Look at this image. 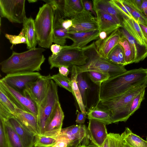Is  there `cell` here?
Returning <instances> with one entry per match:
<instances>
[{"label": "cell", "instance_id": "cell-1", "mask_svg": "<svg viewBox=\"0 0 147 147\" xmlns=\"http://www.w3.org/2000/svg\"><path fill=\"white\" fill-rule=\"evenodd\" d=\"M147 83V68L134 69L110 78L99 87V101L109 99L120 95L131 88Z\"/></svg>", "mask_w": 147, "mask_h": 147}, {"label": "cell", "instance_id": "cell-2", "mask_svg": "<svg viewBox=\"0 0 147 147\" xmlns=\"http://www.w3.org/2000/svg\"><path fill=\"white\" fill-rule=\"evenodd\" d=\"M42 48H35L20 53L12 51L11 56L0 63L1 71L5 74L39 71L45 58Z\"/></svg>", "mask_w": 147, "mask_h": 147}, {"label": "cell", "instance_id": "cell-3", "mask_svg": "<svg viewBox=\"0 0 147 147\" xmlns=\"http://www.w3.org/2000/svg\"><path fill=\"white\" fill-rule=\"evenodd\" d=\"M147 86V83L134 86L112 98L98 100V107L109 113L112 123L126 121L130 116V105L134 98Z\"/></svg>", "mask_w": 147, "mask_h": 147}, {"label": "cell", "instance_id": "cell-4", "mask_svg": "<svg viewBox=\"0 0 147 147\" xmlns=\"http://www.w3.org/2000/svg\"><path fill=\"white\" fill-rule=\"evenodd\" d=\"M82 48L88 59L84 65L76 66L78 75L89 71H98L107 73L111 78L127 71L124 66L113 63L101 55L97 50L94 42Z\"/></svg>", "mask_w": 147, "mask_h": 147}, {"label": "cell", "instance_id": "cell-5", "mask_svg": "<svg viewBox=\"0 0 147 147\" xmlns=\"http://www.w3.org/2000/svg\"><path fill=\"white\" fill-rule=\"evenodd\" d=\"M54 12L46 3L40 7L34 20L38 43L42 48H49L53 43Z\"/></svg>", "mask_w": 147, "mask_h": 147}, {"label": "cell", "instance_id": "cell-6", "mask_svg": "<svg viewBox=\"0 0 147 147\" xmlns=\"http://www.w3.org/2000/svg\"><path fill=\"white\" fill-rule=\"evenodd\" d=\"M59 102L57 86L51 79L49 82L47 93L45 98L37 106L39 134H44L46 126L57 103Z\"/></svg>", "mask_w": 147, "mask_h": 147}, {"label": "cell", "instance_id": "cell-7", "mask_svg": "<svg viewBox=\"0 0 147 147\" xmlns=\"http://www.w3.org/2000/svg\"><path fill=\"white\" fill-rule=\"evenodd\" d=\"M88 57L82 48L72 47L65 45L57 55L52 54L48 59L50 69L62 66H81L86 63Z\"/></svg>", "mask_w": 147, "mask_h": 147}, {"label": "cell", "instance_id": "cell-8", "mask_svg": "<svg viewBox=\"0 0 147 147\" xmlns=\"http://www.w3.org/2000/svg\"><path fill=\"white\" fill-rule=\"evenodd\" d=\"M63 137L68 139L69 142L67 147H78L89 145L90 138L87 128L85 125H73L61 129L52 138L56 139Z\"/></svg>", "mask_w": 147, "mask_h": 147}, {"label": "cell", "instance_id": "cell-9", "mask_svg": "<svg viewBox=\"0 0 147 147\" xmlns=\"http://www.w3.org/2000/svg\"><path fill=\"white\" fill-rule=\"evenodd\" d=\"M25 0H0L1 17L12 23H23L27 18Z\"/></svg>", "mask_w": 147, "mask_h": 147}, {"label": "cell", "instance_id": "cell-10", "mask_svg": "<svg viewBox=\"0 0 147 147\" xmlns=\"http://www.w3.org/2000/svg\"><path fill=\"white\" fill-rule=\"evenodd\" d=\"M0 117L6 119L20 138L24 147H33L37 136L0 104Z\"/></svg>", "mask_w": 147, "mask_h": 147}, {"label": "cell", "instance_id": "cell-11", "mask_svg": "<svg viewBox=\"0 0 147 147\" xmlns=\"http://www.w3.org/2000/svg\"><path fill=\"white\" fill-rule=\"evenodd\" d=\"M51 79L50 74L42 76L35 81L28 84L22 94L29 97L37 106L45 98L47 92L49 82Z\"/></svg>", "mask_w": 147, "mask_h": 147}, {"label": "cell", "instance_id": "cell-12", "mask_svg": "<svg viewBox=\"0 0 147 147\" xmlns=\"http://www.w3.org/2000/svg\"><path fill=\"white\" fill-rule=\"evenodd\" d=\"M71 19L73 25L68 30L69 33L98 30L96 18L85 8L81 11L77 13Z\"/></svg>", "mask_w": 147, "mask_h": 147}, {"label": "cell", "instance_id": "cell-13", "mask_svg": "<svg viewBox=\"0 0 147 147\" xmlns=\"http://www.w3.org/2000/svg\"><path fill=\"white\" fill-rule=\"evenodd\" d=\"M41 76L37 72H20L7 74L1 79L11 87L22 93L28 84Z\"/></svg>", "mask_w": 147, "mask_h": 147}, {"label": "cell", "instance_id": "cell-14", "mask_svg": "<svg viewBox=\"0 0 147 147\" xmlns=\"http://www.w3.org/2000/svg\"><path fill=\"white\" fill-rule=\"evenodd\" d=\"M0 87L18 107L37 116V106L29 97L11 87L1 79L0 80Z\"/></svg>", "mask_w": 147, "mask_h": 147}, {"label": "cell", "instance_id": "cell-15", "mask_svg": "<svg viewBox=\"0 0 147 147\" xmlns=\"http://www.w3.org/2000/svg\"><path fill=\"white\" fill-rule=\"evenodd\" d=\"M106 125V124L95 119L89 120L87 129L90 140L94 144L102 147L108 134Z\"/></svg>", "mask_w": 147, "mask_h": 147}, {"label": "cell", "instance_id": "cell-16", "mask_svg": "<svg viewBox=\"0 0 147 147\" xmlns=\"http://www.w3.org/2000/svg\"><path fill=\"white\" fill-rule=\"evenodd\" d=\"M94 11L96 15L99 32L104 31L109 35L114 31L122 26V24L111 14L99 10Z\"/></svg>", "mask_w": 147, "mask_h": 147}, {"label": "cell", "instance_id": "cell-17", "mask_svg": "<svg viewBox=\"0 0 147 147\" xmlns=\"http://www.w3.org/2000/svg\"><path fill=\"white\" fill-rule=\"evenodd\" d=\"M121 36V34L118 28L104 39L101 40L98 38L95 42L98 52L102 56L107 59L110 52L118 44Z\"/></svg>", "mask_w": 147, "mask_h": 147}, {"label": "cell", "instance_id": "cell-18", "mask_svg": "<svg viewBox=\"0 0 147 147\" xmlns=\"http://www.w3.org/2000/svg\"><path fill=\"white\" fill-rule=\"evenodd\" d=\"M64 117L59 102L57 104L45 128L43 135L52 137L61 129Z\"/></svg>", "mask_w": 147, "mask_h": 147}, {"label": "cell", "instance_id": "cell-19", "mask_svg": "<svg viewBox=\"0 0 147 147\" xmlns=\"http://www.w3.org/2000/svg\"><path fill=\"white\" fill-rule=\"evenodd\" d=\"M121 33L128 40L132 48L134 63L144 60L147 57V46L141 45L124 27L119 28Z\"/></svg>", "mask_w": 147, "mask_h": 147}, {"label": "cell", "instance_id": "cell-20", "mask_svg": "<svg viewBox=\"0 0 147 147\" xmlns=\"http://www.w3.org/2000/svg\"><path fill=\"white\" fill-rule=\"evenodd\" d=\"M98 30L88 32L69 33L68 38L73 42L71 45L72 47L82 48L91 41L99 38Z\"/></svg>", "mask_w": 147, "mask_h": 147}, {"label": "cell", "instance_id": "cell-21", "mask_svg": "<svg viewBox=\"0 0 147 147\" xmlns=\"http://www.w3.org/2000/svg\"><path fill=\"white\" fill-rule=\"evenodd\" d=\"M30 131L36 136L39 134L38 119L33 114L17 107L13 114Z\"/></svg>", "mask_w": 147, "mask_h": 147}, {"label": "cell", "instance_id": "cell-22", "mask_svg": "<svg viewBox=\"0 0 147 147\" xmlns=\"http://www.w3.org/2000/svg\"><path fill=\"white\" fill-rule=\"evenodd\" d=\"M122 26L142 45L147 46V41L138 23L134 19L122 18Z\"/></svg>", "mask_w": 147, "mask_h": 147}, {"label": "cell", "instance_id": "cell-23", "mask_svg": "<svg viewBox=\"0 0 147 147\" xmlns=\"http://www.w3.org/2000/svg\"><path fill=\"white\" fill-rule=\"evenodd\" d=\"M23 24L27 39V48L29 50L35 48L38 42L34 20L31 17L27 18Z\"/></svg>", "mask_w": 147, "mask_h": 147}, {"label": "cell", "instance_id": "cell-24", "mask_svg": "<svg viewBox=\"0 0 147 147\" xmlns=\"http://www.w3.org/2000/svg\"><path fill=\"white\" fill-rule=\"evenodd\" d=\"M84 8L82 0H64L62 14L65 19H72Z\"/></svg>", "mask_w": 147, "mask_h": 147}, {"label": "cell", "instance_id": "cell-25", "mask_svg": "<svg viewBox=\"0 0 147 147\" xmlns=\"http://www.w3.org/2000/svg\"><path fill=\"white\" fill-rule=\"evenodd\" d=\"M69 33L68 30L62 26L57 17L54 16L53 42L61 46L65 45Z\"/></svg>", "mask_w": 147, "mask_h": 147}, {"label": "cell", "instance_id": "cell-26", "mask_svg": "<svg viewBox=\"0 0 147 147\" xmlns=\"http://www.w3.org/2000/svg\"><path fill=\"white\" fill-rule=\"evenodd\" d=\"M98 102L96 105H92L87 112V118L94 119L102 122L107 125L112 123L109 113L98 107Z\"/></svg>", "mask_w": 147, "mask_h": 147}, {"label": "cell", "instance_id": "cell-27", "mask_svg": "<svg viewBox=\"0 0 147 147\" xmlns=\"http://www.w3.org/2000/svg\"><path fill=\"white\" fill-rule=\"evenodd\" d=\"M108 0H92L94 11L99 10L111 14L122 25V19Z\"/></svg>", "mask_w": 147, "mask_h": 147}, {"label": "cell", "instance_id": "cell-28", "mask_svg": "<svg viewBox=\"0 0 147 147\" xmlns=\"http://www.w3.org/2000/svg\"><path fill=\"white\" fill-rule=\"evenodd\" d=\"M3 124L10 147H24L22 140L8 121L0 117Z\"/></svg>", "mask_w": 147, "mask_h": 147}, {"label": "cell", "instance_id": "cell-29", "mask_svg": "<svg viewBox=\"0 0 147 147\" xmlns=\"http://www.w3.org/2000/svg\"><path fill=\"white\" fill-rule=\"evenodd\" d=\"M124 140L131 147H147V142L134 134L128 127L121 135Z\"/></svg>", "mask_w": 147, "mask_h": 147}, {"label": "cell", "instance_id": "cell-30", "mask_svg": "<svg viewBox=\"0 0 147 147\" xmlns=\"http://www.w3.org/2000/svg\"><path fill=\"white\" fill-rule=\"evenodd\" d=\"M77 76L76 66L75 65L73 66L71 69V79L72 90L81 111L87 114V112L83 104L81 94L77 84Z\"/></svg>", "mask_w": 147, "mask_h": 147}, {"label": "cell", "instance_id": "cell-31", "mask_svg": "<svg viewBox=\"0 0 147 147\" xmlns=\"http://www.w3.org/2000/svg\"><path fill=\"white\" fill-rule=\"evenodd\" d=\"M85 72L78 75L77 81L80 91L83 104L86 108L87 107V100L90 87L84 75Z\"/></svg>", "mask_w": 147, "mask_h": 147}, {"label": "cell", "instance_id": "cell-32", "mask_svg": "<svg viewBox=\"0 0 147 147\" xmlns=\"http://www.w3.org/2000/svg\"><path fill=\"white\" fill-rule=\"evenodd\" d=\"M107 59L115 64L123 66L126 65L122 48L118 44L110 52Z\"/></svg>", "mask_w": 147, "mask_h": 147}, {"label": "cell", "instance_id": "cell-33", "mask_svg": "<svg viewBox=\"0 0 147 147\" xmlns=\"http://www.w3.org/2000/svg\"><path fill=\"white\" fill-rule=\"evenodd\" d=\"M118 44L121 47L126 65L134 63L132 48L128 40L121 34Z\"/></svg>", "mask_w": 147, "mask_h": 147}, {"label": "cell", "instance_id": "cell-34", "mask_svg": "<svg viewBox=\"0 0 147 147\" xmlns=\"http://www.w3.org/2000/svg\"><path fill=\"white\" fill-rule=\"evenodd\" d=\"M126 9L138 24L147 25V20L142 14L136 9L127 0H121Z\"/></svg>", "mask_w": 147, "mask_h": 147}, {"label": "cell", "instance_id": "cell-35", "mask_svg": "<svg viewBox=\"0 0 147 147\" xmlns=\"http://www.w3.org/2000/svg\"><path fill=\"white\" fill-rule=\"evenodd\" d=\"M0 104L9 112L13 114L18 107L3 89L0 87Z\"/></svg>", "mask_w": 147, "mask_h": 147}, {"label": "cell", "instance_id": "cell-36", "mask_svg": "<svg viewBox=\"0 0 147 147\" xmlns=\"http://www.w3.org/2000/svg\"><path fill=\"white\" fill-rule=\"evenodd\" d=\"M51 79L57 86L67 90L74 96L71 87V79L62 76L59 73L51 76Z\"/></svg>", "mask_w": 147, "mask_h": 147}, {"label": "cell", "instance_id": "cell-37", "mask_svg": "<svg viewBox=\"0 0 147 147\" xmlns=\"http://www.w3.org/2000/svg\"><path fill=\"white\" fill-rule=\"evenodd\" d=\"M86 72L92 81L99 87L110 78L109 74L102 72L90 71Z\"/></svg>", "mask_w": 147, "mask_h": 147}, {"label": "cell", "instance_id": "cell-38", "mask_svg": "<svg viewBox=\"0 0 147 147\" xmlns=\"http://www.w3.org/2000/svg\"><path fill=\"white\" fill-rule=\"evenodd\" d=\"M102 147H123L121 135L109 133Z\"/></svg>", "mask_w": 147, "mask_h": 147}, {"label": "cell", "instance_id": "cell-39", "mask_svg": "<svg viewBox=\"0 0 147 147\" xmlns=\"http://www.w3.org/2000/svg\"><path fill=\"white\" fill-rule=\"evenodd\" d=\"M56 142V140L48 136L38 134L33 147H51Z\"/></svg>", "mask_w": 147, "mask_h": 147}, {"label": "cell", "instance_id": "cell-40", "mask_svg": "<svg viewBox=\"0 0 147 147\" xmlns=\"http://www.w3.org/2000/svg\"><path fill=\"white\" fill-rule=\"evenodd\" d=\"M5 36L9 40L10 42L13 45H16L21 43L27 44V41L26 33L23 28L19 34L18 35L6 34Z\"/></svg>", "mask_w": 147, "mask_h": 147}, {"label": "cell", "instance_id": "cell-41", "mask_svg": "<svg viewBox=\"0 0 147 147\" xmlns=\"http://www.w3.org/2000/svg\"><path fill=\"white\" fill-rule=\"evenodd\" d=\"M109 1L111 5L119 13L122 19L133 18L123 5L121 0H110Z\"/></svg>", "mask_w": 147, "mask_h": 147}, {"label": "cell", "instance_id": "cell-42", "mask_svg": "<svg viewBox=\"0 0 147 147\" xmlns=\"http://www.w3.org/2000/svg\"><path fill=\"white\" fill-rule=\"evenodd\" d=\"M145 89L137 95L133 99L131 103L129 114L131 116L140 108L142 101L144 99Z\"/></svg>", "mask_w": 147, "mask_h": 147}, {"label": "cell", "instance_id": "cell-43", "mask_svg": "<svg viewBox=\"0 0 147 147\" xmlns=\"http://www.w3.org/2000/svg\"><path fill=\"white\" fill-rule=\"evenodd\" d=\"M0 147H10L3 123L0 119Z\"/></svg>", "mask_w": 147, "mask_h": 147}, {"label": "cell", "instance_id": "cell-44", "mask_svg": "<svg viewBox=\"0 0 147 147\" xmlns=\"http://www.w3.org/2000/svg\"><path fill=\"white\" fill-rule=\"evenodd\" d=\"M56 143L51 147H67L69 141L68 139L63 137H60L56 139Z\"/></svg>", "mask_w": 147, "mask_h": 147}, {"label": "cell", "instance_id": "cell-45", "mask_svg": "<svg viewBox=\"0 0 147 147\" xmlns=\"http://www.w3.org/2000/svg\"><path fill=\"white\" fill-rule=\"evenodd\" d=\"M76 113H77V115L76 121V123L79 124H84L87 118V114L80 112L78 110H77Z\"/></svg>", "mask_w": 147, "mask_h": 147}, {"label": "cell", "instance_id": "cell-46", "mask_svg": "<svg viewBox=\"0 0 147 147\" xmlns=\"http://www.w3.org/2000/svg\"><path fill=\"white\" fill-rule=\"evenodd\" d=\"M83 5L85 9L87 11H90L92 14L96 18V13L94 11L93 9V6L92 5V3L91 1L87 0H82Z\"/></svg>", "mask_w": 147, "mask_h": 147}, {"label": "cell", "instance_id": "cell-47", "mask_svg": "<svg viewBox=\"0 0 147 147\" xmlns=\"http://www.w3.org/2000/svg\"><path fill=\"white\" fill-rule=\"evenodd\" d=\"M127 1L136 9L141 13V8L143 0H127Z\"/></svg>", "mask_w": 147, "mask_h": 147}, {"label": "cell", "instance_id": "cell-48", "mask_svg": "<svg viewBox=\"0 0 147 147\" xmlns=\"http://www.w3.org/2000/svg\"><path fill=\"white\" fill-rule=\"evenodd\" d=\"M64 46H61L57 44H52L50 47V49L52 54L57 55L63 48Z\"/></svg>", "mask_w": 147, "mask_h": 147}, {"label": "cell", "instance_id": "cell-49", "mask_svg": "<svg viewBox=\"0 0 147 147\" xmlns=\"http://www.w3.org/2000/svg\"><path fill=\"white\" fill-rule=\"evenodd\" d=\"M140 12L147 20V0H143Z\"/></svg>", "mask_w": 147, "mask_h": 147}, {"label": "cell", "instance_id": "cell-50", "mask_svg": "<svg viewBox=\"0 0 147 147\" xmlns=\"http://www.w3.org/2000/svg\"><path fill=\"white\" fill-rule=\"evenodd\" d=\"M58 68L59 73L64 76L67 77V76L70 71L68 67L62 66H60Z\"/></svg>", "mask_w": 147, "mask_h": 147}, {"label": "cell", "instance_id": "cell-51", "mask_svg": "<svg viewBox=\"0 0 147 147\" xmlns=\"http://www.w3.org/2000/svg\"><path fill=\"white\" fill-rule=\"evenodd\" d=\"M143 34L147 41V25L141 24H138Z\"/></svg>", "mask_w": 147, "mask_h": 147}, {"label": "cell", "instance_id": "cell-52", "mask_svg": "<svg viewBox=\"0 0 147 147\" xmlns=\"http://www.w3.org/2000/svg\"><path fill=\"white\" fill-rule=\"evenodd\" d=\"M108 36L105 32L102 31L99 32V38L101 40H103L106 38Z\"/></svg>", "mask_w": 147, "mask_h": 147}, {"label": "cell", "instance_id": "cell-53", "mask_svg": "<svg viewBox=\"0 0 147 147\" xmlns=\"http://www.w3.org/2000/svg\"><path fill=\"white\" fill-rule=\"evenodd\" d=\"M122 141L123 147H131L124 140H122Z\"/></svg>", "mask_w": 147, "mask_h": 147}, {"label": "cell", "instance_id": "cell-54", "mask_svg": "<svg viewBox=\"0 0 147 147\" xmlns=\"http://www.w3.org/2000/svg\"><path fill=\"white\" fill-rule=\"evenodd\" d=\"M28 1L29 3H34L37 1V0H28Z\"/></svg>", "mask_w": 147, "mask_h": 147}, {"label": "cell", "instance_id": "cell-55", "mask_svg": "<svg viewBox=\"0 0 147 147\" xmlns=\"http://www.w3.org/2000/svg\"><path fill=\"white\" fill-rule=\"evenodd\" d=\"M88 147H100L94 144H89L88 146Z\"/></svg>", "mask_w": 147, "mask_h": 147}, {"label": "cell", "instance_id": "cell-56", "mask_svg": "<svg viewBox=\"0 0 147 147\" xmlns=\"http://www.w3.org/2000/svg\"><path fill=\"white\" fill-rule=\"evenodd\" d=\"M78 147H88V146H86L85 145H82L79 146Z\"/></svg>", "mask_w": 147, "mask_h": 147}, {"label": "cell", "instance_id": "cell-57", "mask_svg": "<svg viewBox=\"0 0 147 147\" xmlns=\"http://www.w3.org/2000/svg\"><path fill=\"white\" fill-rule=\"evenodd\" d=\"M146 141L147 142V138H146Z\"/></svg>", "mask_w": 147, "mask_h": 147}, {"label": "cell", "instance_id": "cell-58", "mask_svg": "<svg viewBox=\"0 0 147 147\" xmlns=\"http://www.w3.org/2000/svg\"></svg>", "mask_w": 147, "mask_h": 147}]
</instances>
